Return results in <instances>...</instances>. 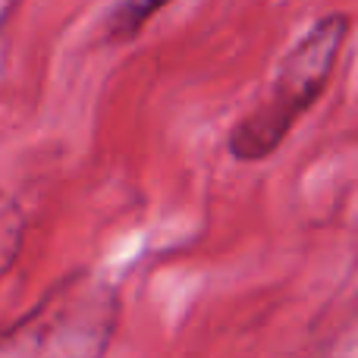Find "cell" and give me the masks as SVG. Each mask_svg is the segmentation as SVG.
I'll list each match as a JSON object with an SVG mask.
<instances>
[{"mask_svg":"<svg viewBox=\"0 0 358 358\" xmlns=\"http://www.w3.org/2000/svg\"><path fill=\"white\" fill-rule=\"evenodd\" d=\"M167 3L170 0H123V3L117 6V13H113V19H110V35L113 38L136 35L151 16Z\"/></svg>","mask_w":358,"mask_h":358,"instance_id":"cell-2","label":"cell"},{"mask_svg":"<svg viewBox=\"0 0 358 358\" xmlns=\"http://www.w3.org/2000/svg\"><path fill=\"white\" fill-rule=\"evenodd\" d=\"M346 35L349 16L346 13H330L321 22L311 25L308 35L286 54V60L280 63L277 76L271 82V92L229 132V155L236 161L255 164L283 145L289 129L327 88Z\"/></svg>","mask_w":358,"mask_h":358,"instance_id":"cell-1","label":"cell"}]
</instances>
